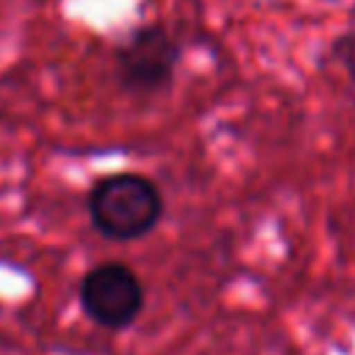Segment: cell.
I'll list each match as a JSON object with an SVG mask.
<instances>
[{"label":"cell","mask_w":355,"mask_h":355,"mask_svg":"<svg viewBox=\"0 0 355 355\" xmlns=\"http://www.w3.org/2000/svg\"><path fill=\"white\" fill-rule=\"evenodd\" d=\"M330 58L347 72V78L355 83V28H347L341 36L330 44Z\"/></svg>","instance_id":"cell-4"},{"label":"cell","mask_w":355,"mask_h":355,"mask_svg":"<svg viewBox=\"0 0 355 355\" xmlns=\"http://www.w3.org/2000/svg\"><path fill=\"white\" fill-rule=\"evenodd\" d=\"M92 227L108 241H136L150 236L164 216L161 189L139 172H111L86 197Z\"/></svg>","instance_id":"cell-1"},{"label":"cell","mask_w":355,"mask_h":355,"mask_svg":"<svg viewBox=\"0 0 355 355\" xmlns=\"http://www.w3.org/2000/svg\"><path fill=\"white\" fill-rule=\"evenodd\" d=\"M180 44L164 25H139L114 53V72L130 94H158L175 80Z\"/></svg>","instance_id":"cell-2"},{"label":"cell","mask_w":355,"mask_h":355,"mask_svg":"<svg viewBox=\"0 0 355 355\" xmlns=\"http://www.w3.org/2000/svg\"><path fill=\"white\" fill-rule=\"evenodd\" d=\"M80 311L103 330L130 327L144 308V286L122 261H105L89 269L78 286Z\"/></svg>","instance_id":"cell-3"}]
</instances>
